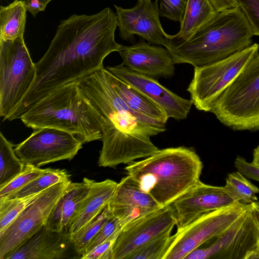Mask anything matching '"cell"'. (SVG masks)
<instances>
[{
	"label": "cell",
	"mask_w": 259,
	"mask_h": 259,
	"mask_svg": "<svg viewBox=\"0 0 259 259\" xmlns=\"http://www.w3.org/2000/svg\"><path fill=\"white\" fill-rule=\"evenodd\" d=\"M167 232L146 243L131 253L126 259H162L171 240Z\"/></svg>",
	"instance_id": "obj_30"
},
{
	"label": "cell",
	"mask_w": 259,
	"mask_h": 259,
	"mask_svg": "<svg viewBox=\"0 0 259 259\" xmlns=\"http://www.w3.org/2000/svg\"><path fill=\"white\" fill-rule=\"evenodd\" d=\"M214 10L220 12L238 7L237 0H208Z\"/></svg>",
	"instance_id": "obj_37"
},
{
	"label": "cell",
	"mask_w": 259,
	"mask_h": 259,
	"mask_svg": "<svg viewBox=\"0 0 259 259\" xmlns=\"http://www.w3.org/2000/svg\"><path fill=\"white\" fill-rule=\"evenodd\" d=\"M76 82L100 117L103 145L98 166L115 168L158 150L150 138L165 130L145 122L128 107L113 87L107 68Z\"/></svg>",
	"instance_id": "obj_2"
},
{
	"label": "cell",
	"mask_w": 259,
	"mask_h": 259,
	"mask_svg": "<svg viewBox=\"0 0 259 259\" xmlns=\"http://www.w3.org/2000/svg\"><path fill=\"white\" fill-rule=\"evenodd\" d=\"M124 226V224L120 220L112 217L103 227L96 237L88 245L81 256L90 252L97 246L108 239L114 234L120 232Z\"/></svg>",
	"instance_id": "obj_33"
},
{
	"label": "cell",
	"mask_w": 259,
	"mask_h": 259,
	"mask_svg": "<svg viewBox=\"0 0 259 259\" xmlns=\"http://www.w3.org/2000/svg\"><path fill=\"white\" fill-rule=\"evenodd\" d=\"M27 10L24 1L15 0L0 8V39H14L23 36Z\"/></svg>",
	"instance_id": "obj_24"
},
{
	"label": "cell",
	"mask_w": 259,
	"mask_h": 259,
	"mask_svg": "<svg viewBox=\"0 0 259 259\" xmlns=\"http://www.w3.org/2000/svg\"><path fill=\"white\" fill-rule=\"evenodd\" d=\"M89 189L87 178L82 182H71L66 188L49 215L46 227L57 232H68L72 219Z\"/></svg>",
	"instance_id": "obj_22"
},
{
	"label": "cell",
	"mask_w": 259,
	"mask_h": 259,
	"mask_svg": "<svg viewBox=\"0 0 259 259\" xmlns=\"http://www.w3.org/2000/svg\"><path fill=\"white\" fill-rule=\"evenodd\" d=\"M108 206L113 217L120 220L124 226L161 207L127 175L117 184Z\"/></svg>",
	"instance_id": "obj_18"
},
{
	"label": "cell",
	"mask_w": 259,
	"mask_h": 259,
	"mask_svg": "<svg viewBox=\"0 0 259 259\" xmlns=\"http://www.w3.org/2000/svg\"><path fill=\"white\" fill-rule=\"evenodd\" d=\"M48 168L41 169L31 165H25L23 171L18 176L0 189V198L7 197L18 191L31 181L45 173Z\"/></svg>",
	"instance_id": "obj_31"
},
{
	"label": "cell",
	"mask_w": 259,
	"mask_h": 259,
	"mask_svg": "<svg viewBox=\"0 0 259 259\" xmlns=\"http://www.w3.org/2000/svg\"><path fill=\"white\" fill-rule=\"evenodd\" d=\"M224 187L235 202L249 204L257 200L259 189L238 171L228 175Z\"/></svg>",
	"instance_id": "obj_27"
},
{
	"label": "cell",
	"mask_w": 259,
	"mask_h": 259,
	"mask_svg": "<svg viewBox=\"0 0 259 259\" xmlns=\"http://www.w3.org/2000/svg\"><path fill=\"white\" fill-rule=\"evenodd\" d=\"M14 145L0 133V189L4 187L24 169L25 164L17 156Z\"/></svg>",
	"instance_id": "obj_25"
},
{
	"label": "cell",
	"mask_w": 259,
	"mask_h": 259,
	"mask_svg": "<svg viewBox=\"0 0 259 259\" xmlns=\"http://www.w3.org/2000/svg\"><path fill=\"white\" fill-rule=\"evenodd\" d=\"M234 166L244 177L259 182V165L249 163L238 156L234 161Z\"/></svg>",
	"instance_id": "obj_36"
},
{
	"label": "cell",
	"mask_w": 259,
	"mask_h": 259,
	"mask_svg": "<svg viewBox=\"0 0 259 259\" xmlns=\"http://www.w3.org/2000/svg\"><path fill=\"white\" fill-rule=\"evenodd\" d=\"M217 13L208 0H188L180 29L175 35H169L175 41L190 38Z\"/></svg>",
	"instance_id": "obj_23"
},
{
	"label": "cell",
	"mask_w": 259,
	"mask_h": 259,
	"mask_svg": "<svg viewBox=\"0 0 259 259\" xmlns=\"http://www.w3.org/2000/svg\"><path fill=\"white\" fill-rule=\"evenodd\" d=\"M210 112L234 131L259 130V53L219 97Z\"/></svg>",
	"instance_id": "obj_6"
},
{
	"label": "cell",
	"mask_w": 259,
	"mask_h": 259,
	"mask_svg": "<svg viewBox=\"0 0 259 259\" xmlns=\"http://www.w3.org/2000/svg\"><path fill=\"white\" fill-rule=\"evenodd\" d=\"M203 168L192 148L158 149L153 155L127 164L125 170L161 206L171 204L197 183Z\"/></svg>",
	"instance_id": "obj_4"
},
{
	"label": "cell",
	"mask_w": 259,
	"mask_h": 259,
	"mask_svg": "<svg viewBox=\"0 0 259 259\" xmlns=\"http://www.w3.org/2000/svg\"><path fill=\"white\" fill-rule=\"evenodd\" d=\"M258 234L259 203L255 202L223 233L185 259H248L257 246Z\"/></svg>",
	"instance_id": "obj_10"
},
{
	"label": "cell",
	"mask_w": 259,
	"mask_h": 259,
	"mask_svg": "<svg viewBox=\"0 0 259 259\" xmlns=\"http://www.w3.org/2000/svg\"><path fill=\"white\" fill-rule=\"evenodd\" d=\"M71 182L70 180L57 184L40 193L0 234V259H5L46 225L53 208Z\"/></svg>",
	"instance_id": "obj_11"
},
{
	"label": "cell",
	"mask_w": 259,
	"mask_h": 259,
	"mask_svg": "<svg viewBox=\"0 0 259 259\" xmlns=\"http://www.w3.org/2000/svg\"><path fill=\"white\" fill-rule=\"evenodd\" d=\"M41 3H42L46 7L47 5L52 0H39Z\"/></svg>",
	"instance_id": "obj_40"
},
{
	"label": "cell",
	"mask_w": 259,
	"mask_h": 259,
	"mask_svg": "<svg viewBox=\"0 0 259 259\" xmlns=\"http://www.w3.org/2000/svg\"><path fill=\"white\" fill-rule=\"evenodd\" d=\"M27 11L33 17L46 9V7L39 0H24Z\"/></svg>",
	"instance_id": "obj_38"
},
{
	"label": "cell",
	"mask_w": 259,
	"mask_h": 259,
	"mask_svg": "<svg viewBox=\"0 0 259 259\" xmlns=\"http://www.w3.org/2000/svg\"><path fill=\"white\" fill-rule=\"evenodd\" d=\"M257 244L259 246V234H258V242H257Z\"/></svg>",
	"instance_id": "obj_41"
},
{
	"label": "cell",
	"mask_w": 259,
	"mask_h": 259,
	"mask_svg": "<svg viewBox=\"0 0 259 259\" xmlns=\"http://www.w3.org/2000/svg\"><path fill=\"white\" fill-rule=\"evenodd\" d=\"M120 231L114 234L90 252L81 256L80 258L81 259H112L113 245Z\"/></svg>",
	"instance_id": "obj_35"
},
{
	"label": "cell",
	"mask_w": 259,
	"mask_h": 259,
	"mask_svg": "<svg viewBox=\"0 0 259 259\" xmlns=\"http://www.w3.org/2000/svg\"><path fill=\"white\" fill-rule=\"evenodd\" d=\"M119 36L133 42L137 35L149 43L165 47L169 37L159 19L158 3L151 0H138L135 6L125 9L114 5Z\"/></svg>",
	"instance_id": "obj_14"
},
{
	"label": "cell",
	"mask_w": 259,
	"mask_h": 259,
	"mask_svg": "<svg viewBox=\"0 0 259 259\" xmlns=\"http://www.w3.org/2000/svg\"><path fill=\"white\" fill-rule=\"evenodd\" d=\"M40 193L23 197L0 198V234L6 230Z\"/></svg>",
	"instance_id": "obj_29"
},
{
	"label": "cell",
	"mask_w": 259,
	"mask_h": 259,
	"mask_svg": "<svg viewBox=\"0 0 259 259\" xmlns=\"http://www.w3.org/2000/svg\"><path fill=\"white\" fill-rule=\"evenodd\" d=\"M20 119L34 130L52 127L67 132L83 144L102 138L100 116L76 81L52 92Z\"/></svg>",
	"instance_id": "obj_5"
},
{
	"label": "cell",
	"mask_w": 259,
	"mask_h": 259,
	"mask_svg": "<svg viewBox=\"0 0 259 259\" xmlns=\"http://www.w3.org/2000/svg\"><path fill=\"white\" fill-rule=\"evenodd\" d=\"M235 203L224 186H214L199 181L171 204L181 228L202 214Z\"/></svg>",
	"instance_id": "obj_16"
},
{
	"label": "cell",
	"mask_w": 259,
	"mask_h": 259,
	"mask_svg": "<svg viewBox=\"0 0 259 259\" xmlns=\"http://www.w3.org/2000/svg\"><path fill=\"white\" fill-rule=\"evenodd\" d=\"M106 68L157 104L168 118L180 120L187 117L193 105L191 99L182 98L161 85L157 79L138 73L122 64Z\"/></svg>",
	"instance_id": "obj_15"
},
{
	"label": "cell",
	"mask_w": 259,
	"mask_h": 259,
	"mask_svg": "<svg viewBox=\"0 0 259 259\" xmlns=\"http://www.w3.org/2000/svg\"><path fill=\"white\" fill-rule=\"evenodd\" d=\"M177 225L171 204L133 221L121 229L112 249V259H126L136 249L154 238L172 231Z\"/></svg>",
	"instance_id": "obj_13"
},
{
	"label": "cell",
	"mask_w": 259,
	"mask_h": 259,
	"mask_svg": "<svg viewBox=\"0 0 259 259\" xmlns=\"http://www.w3.org/2000/svg\"><path fill=\"white\" fill-rule=\"evenodd\" d=\"M117 26L116 15L110 8L61 21L49 49L35 63L32 85L6 120L20 119L56 89L104 68L106 57L123 46L115 39Z\"/></svg>",
	"instance_id": "obj_1"
},
{
	"label": "cell",
	"mask_w": 259,
	"mask_h": 259,
	"mask_svg": "<svg viewBox=\"0 0 259 259\" xmlns=\"http://www.w3.org/2000/svg\"><path fill=\"white\" fill-rule=\"evenodd\" d=\"M245 16L253 35L259 36V0H237Z\"/></svg>",
	"instance_id": "obj_34"
},
{
	"label": "cell",
	"mask_w": 259,
	"mask_h": 259,
	"mask_svg": "<svg viewBox=\"0 0 259 259\" xmlns=\"http://www.w3.org/2000/svg\"><path fill=\"white\" fill-rule=\"evenodd\" d=\"M70 175L65 169L49 168L44 174L31 181L18 191L7 197H23L43 192L57 184L70 180Z\"/></svg>",
	"instance_id": "obj_28"
},
{
	"label": "cell",
	"mask_w": 259,
	"mask_h": 259,
	"mask_svg": "<svg viewBox=\"0 0 259 259\" xmlns=\"http://www.w3.org/2000/svg\"><path fill=\"white\" fill-rule=\"evenodd\" d=\"M252 163L259 165V145L253 150Z\"/></svg>",
	"instance_id": "obj_39"
},
{
	"label": "cell",
	"mask_w": 259,
	"mask_h": 259,
	"mask_svg": "<svg viewBox=\"0 0 259 259\" xmlns=\"http://www.w3.org/2000/svg\"><path fill=\"white\" fill-rule=\"evenodd\" d=\"M36 72L23 36L0 39V115L3 121L26 94Z\"/></svg>",
	"instance_id": "obj_7"
},
{
	"label": "cell",
	"mask_w": 259,
	"mask_h": 259,
	"mask_svg": "<svg viewBox=\"0 0 259 259\" xmlns=\"http://www.w3.org/2000/svg\"><path fill=\"white\" fill-rule=\"evenodd\" d=\"M108 75L115 91L132 111L145 122L165 130L169 118L160 107L109 70Z\"/></svg>",
	"instance_id": "obj_20"
},
{
	"label": "cell",
	"mask_w": 259,
	"mask_h": 259,
	"mask_svg": "<svg viewBox=\"0 0 259 259\" xmlns=\"http://www.w3.org/2000/svg\"><path fill=\"white\" fill-rule=\"evenodd\" d=\"M254 203V202H253ZM235 202L205 213L186 226L177 229L162 259H185L192 251L219 236L253 204Z\"/></svg>",
	"instance_id": "obj_9"
},
{
	"label": "cell",
	"mask_w": 259,
	"mask_h": 259,
	"mask_svg": "<svg viewBox=\"0 0 259 259\" xmlns=\"http://www.w3.org/2000/svg\"><path fill=\"white\" fill-rule=\"evenodd\" d=\"M118 53L121 64L138 73L156 79L174 75L175 63L165 47L148 44L142 38L134 45L123 46Z\"/></svg>",
	"instance_id": "obj_17"
},
{
	"label": "cell",
	"mask_w": 259,
	"mask_h": 259,
	"mask_svg": "<svg viewBox=\"0 0 259 259\" xmlns=\"http://www.w3.org/2000/svg\"><path fill=\"white\" fill-rule=\"evenodd\" d=\"M258 45L254 43L223 60L194 67L187 91L195 107L210 112L219 97L258 53Z\"/></svg>",
	"instance_id": "obj_8"
},
{
	"label": "cell",
	"mask_w": 259,
	"mask_h": 259,
	"mask_svg": "<svg viewBox=\"0 0 259 259\" xmlns=\"http://www.w3.org/2000/svg\"><path fill=\"white\" fill-rule=\"evenodd\" d=\"M160 4L159 15L170 20H183L188 0H155Z\"/></svg>",
	"instance_id": "obj_32"
},
{
	"label": "cell",
	"mask_w": 259,
	"mask_h": 259,
	"mask_svg": "<svg viewBox=\"0 0 259 259\" xmlns=\"http://www.w3.org/2000/svg\"><path fill=\"white\" fill-rule=\"evenodd\" d=\"M83 143L73 134L52 128L36 130L16 145L14 151L25 164L39 167L56 161L72 159Z\"/></svg>",
	"instance_id": "obj_12"
},
{
	"label": "cell",
	"mask_w": 259,
	"mask_h": 259,
	"mask_svg": "<svg viewBox=\"0 0 259 259\" xmlns=\"http://www.w3.org/2000/svg\"><path fill=\"white\" fill-rule=\"evenodd\" d=\"M112 217L107 205L98 215L71 237L75 251L78 255L81 256L103 227Z\"/></svg>",
	"instance_id": "obj_26"
},
{
	"label": "cell",
	"mask_w": 259,
	"mask_h": 259,
	"mask_svg": "<svg viewBox=\"0 0 259 259\" xmlns=\"http://www.w3.org/2000/svg\"><path fill=\"white\" fill-rule=\"evenodd\" d=\"M87 180L89 185V191L68 226L71 237L108 205L118 184L110 179L102 182L88 178Z\"/></svg>",
	"instance_id": "obj_21"
},
{
	"label": "cell",
	"mask_w": 259,
	"mask_h": 259,
	"mask_svg": "<svg viewBox=\"0 0 259 259\" xmlns=\"http://www.w3.org/2000/svg\"><path fill=\"white\" fill-rule=\"evenodd\" d=\"M73 245L68 232L48 229L45 225L5 259H61Z\"/></svg>",
	"instance_id": "obj_19"
},
{
	"label": "cell",
	"mask_w": 259,
	"mask_h": 259,
	"mask_svg": "<svg viewBox=\"0 0 259 259\" xmlns=\"http://www.w3.org/2000/svg\"><path fill=\"white\" fill-rule=\"evenodd\" d=\"M253 35L245 16L237 7L217 12L186 40L175 41L168 37L164 47L175 64L199 67L247 48L251 45Z\"/></svg>",
	"instance_id": "obj_3"
}]
</instances>
